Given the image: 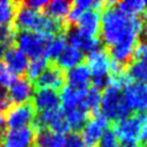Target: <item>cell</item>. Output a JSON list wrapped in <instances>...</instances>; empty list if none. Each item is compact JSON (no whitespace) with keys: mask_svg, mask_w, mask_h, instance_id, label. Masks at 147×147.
Segmentation results:
<instances>
[{"mask_svg":"<svg viewBox=\"0 0 147 147\" xmlns=\"http://www.w3.org/2000/svg\"><path fill=\"white\" fill-rule=\"evenodd\" d=\"M86 92L87 88H78L65 84L61 90V94H60V100L62 102V110H69L78 107L83 102Z\"/></svg>","mask_w":147,"mask_h":147,"instance_id":"17","label":"cell"},{"mask_svg":"<svg viewBox=\"0 0 147 147\" xmlns=\"http://www.w3.org/2000/svg\"><path fill=\"white\" fill-rule=\"evenodd\" d=\"M84 59H85V55L80 49H78L74 46L67 45L63 48V51L60 53V55L56 57V60L53 62H55L62 70L67 71L74 67H76L77 64L82 63Z\"/></svg>","mask_w":147,"mask_h":147,"instance_id":"18","label":"cell"},{"mask_svg":"<svg viewBox=\"0 0 147 147\" xmlns=\"http://www.w3.org/2000/svg\"><path fill=\"white\" fill-rule=\"evenodd\" d=\"M95 147H118V139L111 127H108L103 132Z\"/></svg>","mask_w":147,"mask_h":147,"instance_id":"28","label":"cell"},{"mask_svg":"<svg viewBox=\"0 0 147 147\" xmlns=\"http://www.w3.org/2000/svg\"><path fill=\"white\" fill-rule=\"evenodd\" d=\"M101 100V92L93 86L87 88V92L85 94V98L83 100V106L86 108V110L90 114V117L99 113V106Z\"/></svg>","mask_w":147,"mask_h":147,"instance_id":"23","label":"cell"},{"mask_svg":"<svg viewBox=\"0 0 147 147\" xmlns=\"http://www.w3.org/2000/svg\"><path fill=\"white\" fill-rule=\"evenodd\" d=\"M2 59H3L5 65L9 69V71L14 76L21 77L25 74L29 64V59L16 46L11 45L10 47H8L2 55Z\"/></svg>","mask_w":147,"mask_h":147,"instance_id":"14","label":"cell"},{"mask_svg":"<svg viewBox=\"0 0 147 147\" xmlns=\"http://www.w3.org/2000/svg\"><path fill=\"white\" fill-rule=\"evenodd\" d=\"M33 109L38 113L60 109V93L51 88H37L30 100Z\"/></svg>","mask_w":147,"mask_h":147,"instance_id":"11","label":"cell"},{"mask_svg":"<svg viewBox=\"0 0 147 147\" xmlns=\"http://www.w3.org/2000/svg\"><path fill=\"white\" fill-rule=\"evenodd\" d=\"M6 127H7V126H6V118H5V115L0 113V138H1V136L5 133Z\"/></svg>","mask_w":147,"mask_h":147,"instance_id":"36","label":"cell"},{"mask_svg":"<svg viewBox=\"0 0 147 147\" xmlns=\"http://www.w3.org/2000/svg\"><path fill=\"white\" fill-rule=\"evenodd\" d=\"M109 122L100 114L91 116L79 132L84 147H95L103 132L108 129Z\"/></svg>","mask_w":147,"mask_h":147,"instance_id":"9","label":"cell"},{"mask_svg":"<svg viewBox=\"0 0 147 147\" xmlns=\"http://www.w3.org/2000/svg\"><path fill=\"white\" fill-rule=\"evenodd\" d=\"M75 26L85 36L99 38L100 13L96 10H84L80 13Z\"/></svg>","mask_w":147,"mask_h":147,"instance_id":"15","label":"cell"},{"mask_svg":"<svg viewBox=\"0 0 147 147\" xmlns=\"http://www.w3.org/2000/svg\"><path fill=\"white\" fill-rule=\"evenodd\" d=\"M15 76L9 71V69L5 65L3 62L0 61V87L7 88L10 83L14 80Z\"/></svg>","mask_w":147,"mask_h":147,"instance_id":"31","label":"cell"},{"mask_svg":"<svg viewBox=\"0 0 147 147\" xmlns=\"http://www.w3.org/2000/svg\"><path fill=\"white\" fill-rule=\"evenodd\" d=\"M65 137L47 129L36 131V147H63Z\"/></svg>","mask_w":147,"mask_h":147,"instance_id":"20","label":"cell"},{"mask_svg":"<svg viewBox=\"0 0 147 147\" xmlns=\"http://www.w3.org/2000/svg\"><path fill=\"white\" fill-rule=\"evenodd\" d=\"M147 122V114H133L111 124L118 140H137L142 125Z\"/></svg>","mask_w":147,"mask_h":147,"instance_id":"5","label":"cell"},{"mask_svg":"<svg viewBox=\"0 0 147 147\" xmlns=\"http://www.w3.org/2000/svg\"><path fill=\"white\" fill-rule=\"evenodd\" d=\"M17 6L18 2L0 0V26L10 25L13 23Z\"/></svg>","mask_w":147,"mask_h":147,"instance_id":"25","label":"cell"},{"mask_svg":"<svg viewBox=\"0 0 147 147\" xmlns=\"http://www.w3.org/2000/svg\"><path fill=\"white\" fill-rule=\"evenodd\" d=\"M65 85V71L62 70L55 62L48 61L45 70L34 80L37 88H51L54 91L62 90Z\"/></svg>","mask_w":147,"mask_h":147,"instance_id":"10","label":"cell"},{"mask_svg":"<svg viewBox=\"0 0 147 147\" xmlns=\"http://www.w3.org/2000/svg\"><path fill=\"white\" fill-rule=\"evenodd\" d=\"M91 83V71L85 62L65 71V84L78 88H88Z\"/></svg>","mask_w":147,"mask_h":147,"instance_id":"16","label":"cell"},{"mask_svg":"<svg viewBox=\"0 0 147 147\" xmlns=\"http://www.w3.org/2000/svg\"><path fill=\"white\" fill-rule=\"evenodd\" d=\"M117 8L126 16H138L145 10V1L141 0H130L116 2Z\"/></svg>","mask_w":147,"mask_h":147,"instance_id":"26","label":"cell"},{"mask_svg":"<svg viewBox=\"0 0 147 147\" xmlns=\"http://www.w3.org/2000/svg\"><path fill=\"white\" fill-rule=\"evenodd\" d=\"M141 32V18L126 16L116 6V1H105L100 13L99 38L103 48L113 47L129 38H139Z\"/></svg>","mask_w":147,"mask_h":147,"instance_id":"1","label":"cell"},{"mask_svg":"<svg viewBox=\"0 0 147 147\" xmlns=\"http://www.w3.org/2000/svg\"><path fill=\"white\" fill-rule=\"evenodd\" d=\"M15 34H16V30L11 24L0 26V44L7 47L11 46V44L15 40Z\"/></svg>","mask_w":147,"mask_h":147,"instance_id":"29","label":"cell"},{"mask_svg":"<svg viewBox=\"0 0 147 147\" xmlns=\"http://www.w3.org/2000/svg\"><path fill=\"white\" fill-rule=\"evenodd\" d=\"M62 111H63L65 121L70 127V131L72 130V132H76V133H79L82 131L85 123L90 118V114L86 110V108L83 106V103H80L78 107H76L74 109L62 110Z\"/></svg>","mask_w":147,"mask_h":147,"instance_id":"19","label":"cell"},{"mask_svg":"<svg viewBox=\"0 0 147 147\" xmlns=\"http://www.w3.org/2000/svg\"><path fill=\"white\" fill-rule=\"evenodd\" d=\"M0 147H36V130L32 126L8 129L0 138Z\"/></svg>","mask_w":147,"mask_h":147,"instance_id":"7","label":"cell"},{"mask_svg":"<svg viewBox=\"0 0 147 147\" xmlns=\"http://www.w3.org/2000/svg\"><path fill=\"white\" fill-rule=\"evenodd\" d=\"M99 110V113L111 124L133 115L124 100L122 88L113 83L101 92Z\"/></svg>","mask_w":147,"mask_h":147,"instance_id":"2","label":"cell"},{"mask_svg":"<svg viewBox=\"0 0 147 147\" xmlns=\"http://www.w3.org/2000/svg\"><path fill=\"white\" fill-rule=\"evenodd\" d=\"M11 105H13V102L9 98L7 88L0 87V113L3 114L5 111H7L11 107Z\"/></svg>","mask_w":147,"mask_h":147,"instance_id":"33","label":"cell"},{"mask_svg":"<svg viewBox=\"0 0 147 147\" xmlns=\"http://www.w3.org/2000/svg\"><path fill=\"white\" fill-rule=\"evenodd\" d=\"M53 36L42 34L36 31H16L15 34V42L16 47L22 51L28 59H38V57H46V49L48 42L51 41Z\"/></svg>","mask_w":147,"mask_h":147,"instance_id":"4","label":"cell"},{"mask_svg":"<svg viewBox=\"0 0 147 147\" xmlns=\"http://www.w3.org/2000/svg\"><path fill=\"white\" fill-rule=\"evenodd\" d=\"M48 61L46 57H38V59H32L31 61H29L28 68H26V78L31 82V80H36L39 75L45 70V68L48 64Z\"/></svg>","mask_w":147,"mask_h":147,"instance_id":"27","label":"cell"},{"mask_svg":"<svg viewBox=\"0 0 147 147\" xmlns=\"http://www.w3.org/2000/svg\"><path fill=\"white\" fill-rule=\"evenodd\" d=\"M8 94L13 103L22 105L31 100L33 94V84L26 77H15L8 86Z\"/></svg>","mask_w":147,"mask_h":147,"instance_id":"13","label":"cell"},{"mask_svg":"<svg viewBox=\"0 0 147 147\" xmlns=\"http://www.w3.org/2000/svg\"><path fill=\"white\" fill-rule=\"evenodd\" d=\"M132 61H144L147 62V41L139 40L136 44L132 54Z\"/></svg>","mask_w":147,"mask_h":147,"instance_id":"30","label":"cell"},{"mask_svg":"<svg viewBox=\"0 0 147 147\" xmlns=\"http://www.w3.org/2000/svg\"><path fill=\"white\" fill-rule=\"evenodd\" d=\"M71 5H72V1H65V0L48 1L41 11L53 18L64 20L71 8Z\"/></svg>","mask_w":147,"mask_h":147,"instance_id":"21","label":"cell"},{"mask_svg":"<svg viewBox=\"0 0 147 147\" xmlns=\"http://www.w3.org/2000/svg\"><path fill=\"white\" fill-rule=\"evenodd\" d=\"M140 18H141V32L138 39L147 41V10L142 13V16Z\"/></svg>","mask_w":147,"mask_h":147,"instance_id":"35","label":"cell"},{"mask_svg":"<svg viewBox=\"0 0 147 147\" xmlns=\"http://www.w3.org/2000/svg\"><path fill=\"white\" fill-rule=\"evenodd\" d=\"M145 8H146V10H147V1H145Z\"/></svg>","mask_w":147,"mask_h":147,"instance_id":"37","label":"cell"},{"mask_svg":"<svg viewBox=\"0 0 147 147\" xmlns=\"http://www.w3.org/2000/svg\"><path fill=\"white\" fill-rule=\"evenodd\" d=\"M40 17H41V11L33 10L24 6L22 2H18L13 21V26L15 30L17 29V31L29 30L37 32L40 23Z\"/></svg>","mask_w":147,"mask_h":147,"instance_id":"12","label":"cell"},{"mask_svg":"<svg viewBox=\"0 0 147 147\" xmlns=\"http://www.w3.org/2000/svg\"><path fill=\"white\" fill-rule=\"evenodd\" d=\"M125 74L132 82L147 84V62L131 61L125 69Z\"/></svg>","mask_w":147,"mask_h":147,"instance_id":"22","label":"cell"},{"mask_svg":"<svg viewBox=\"0 0 147 147\" xmlns=\"http://www.w3.org/2000/svg\"><path fill=\"white\" fill-rule=\"evenodd\" d=\"M85 63L91 71L92 86L102 92L111 82L110 75V57L105 48L88 53Z\"/></svg>","mask_w":147,"mask_h":147,"instance_id":"3","label":"cell"},{"mask_svg":"<svg viewBox=\"0 0 147 147\" xmlns=\"http://www.w3.org/2000/svg\"><path fill=\"white\" fill-rule=\"evenodd\" d=\"M48 1H45V0H30V1H24L22 2L24 6L33 9V10H37V11H41L44 9V7L46 6Z\"/></svg>","mask_w":147,"mask_h":147,"instance_id":"34","label":"cell"},{"mask_svg":"<svg viewBox=\"0 0 147 147\" xmlns=\"http://www.w3.org/2000/svg\"><path fill=\"white\" fill-rule=\"evenodd\" d=\"M36 117V110L33 109L31 102L16 105L7 110L5 116L6 126L8 129H21L25 126H32Z\"/></svg>","mask_w":147,"mask_h":147,"instance_id":"8","label":"cell"},{"mask_svg":"<svg viewBox=\"0 0 147 147\" xmlns=\"http://www.w3.org/2000/svg\"><path fill=\"white\" fill-rule=\"evenodd\" d=\"M123 96L132 114H147V84L131 82L123 87Z\"/></svg>","mask_w":147,"mask_h":147,"instance_id":"6","label":"cell"},{"mask_svg":"<svg viewBox=\"0 0 147 147\" xmlns=\"http://www.w3.org/2000/svg\"><path fill=\"white\" fill-rule=\"evenodd\" d=\"M63 147H84V144H83V140L80 138V134L76 133V132L68 133L65 139H64Z\"/></svg>","mask_w":147,"mask_h":147,"instance_id":"32","label":"cell"},{"mask_svg":"<svg viewBox=\"0 0 147 147\" xmlns=\"http://www.w3.org/2000/svg\"><path fill=\"white\" fill-rule=\"evenodd\" d=\"M65 46H67V40L63 33L53 36L46 49V59L49 61H55Z\"/></svg>","mask_w":147,"mask_h":147,"instance_id":"24","label":"cell"}]
</instances>
